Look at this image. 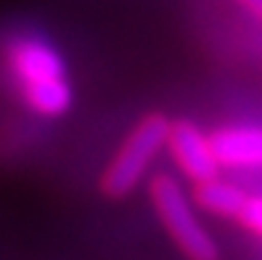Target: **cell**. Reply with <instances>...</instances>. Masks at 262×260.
<instances>
[{
    "label": "cell",
    "mask_w": 262,
    "mask_h": 260,
    "mask_svg": "<svg viewBox=\"0 0 262 260\" xmlns=\"http://www.w3.org/2000/svg\"><path fill=\"white\" fill-rule=\"evenodd\" d=\"M167 151L180 170V175L188 178L191 183H202L223 173V162L212 144V135H207L191 119H172Z\"/></svg>",
    "instance_id": "cell-4"
},
{
    "label": "cell",
    "mask_w": 262,
    "mask_h": 260,
    "mask_svg": "<svg viewBox=\"0 0 262 260\" xmlns=\"http://www.w3.org/2000/svg\"><path fill=\"white\" fill-rule=\"evenodd\" d=\"M191 199L199 210L209 212V215L236 218L241 212V207L246 205V199H249V194H246L238 183L225 181L223 175H217V178H209V181H202V183H193Z\"/></svg>",
    "instance_id": "cell-6"
},
{
    "label": "cell",
    "mask_w": 262,
    "mask_h": 260,
    "mask_svg": "<svg viewBox=\"0 0 262 260\" xmlns=\"http://www.w3.org/2000/svg\"><path fill=\"white\" fill-rule=\"evenodd\" d=\"M241 8H246L249 13H254L257 19H262V0H236Z\"/></svg>",
    "instance_id": "cell-8"
},
{
    "label": "cell",
    "mask_w": 262,
    "mask_h": 260,
    "mask_svg": "<svg viewBox=\"0 0 262 260\" xmlns=\"http://www.w3.org/2000/svg\"><path fill=\"white\" fill-rule=\"evenodd\" d=\"M223 167L230 170H262V128H220L212 133Z\"/></svg>",
    "instance_id": "cell-5"
},
{
    "label": "cell",
    "mask_w": 262,
    "mask_h": 260,
    "mask_svg": "<svg viewBox=\"0 0 262 260\" xmlns=\"http://www.w3.org/2000/svg\"><path fill=\"white\" fill-rule=\"evenodd\" d=\"M148 199L154 212L167 231V236L175 242V247L186 260H220V247L204 228L202 218L196 215V205L186 194L183 183L169 175L157 173L148 181Z\"/></svg>",
    "instance_id": "cell-3"
},
{
    "label": "cell",
    "mask_w": 262,
    "mask_h": 260,
    "mask_svg": "<svg viewBox=\"0 0 262 260\" xmlns=\"http://www.w3.org/2000/svg\"><path fill=\"white\" fill-rule=\"evenodd\" d=\"M236 221L246 228V231L262 236V194H249V199L241 207Z\"/></svg>",
    "instance_id": "cell-7"
},
{
    "label": "cell",
    "mask_w": 262,
    "mask_h": 260,
    "mask_svg": "<svg viewBox=\"0 0 262 260\" xmlns=\"http://www.w3.org/2000/svg\"><path fill=\"white\" fill-rule=\"evenodd\" d=\"M6 69L16 83L21 101L40 117H61L72 109V85L61 53L37 35H19L3 48Z\"/></svg>",
    "instance_id": "cell-1"
},
{
    "label": "cell",
    "mask_w": 262,
    "mask_h": 260,
    "mask_svg": "<svg viewBox=\"0 0 262 260\" xmlns=\"http://www.w3.org/2000/svg\"><path fill=\"white\" fill-rule=\"evenodd\" d=\"M169 125L172 119L162 112L146 114L138 125L127 133V138L122 141L117 154L109 159V165L101 173V194L109 199H125L130 196L148 175L151 165L157 157L167 149L169 138Z\"/></svg>",
    "instance_id": "cell-2"
}]
</instances>
